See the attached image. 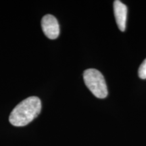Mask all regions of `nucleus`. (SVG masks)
Returning <instances> with one entry per match:
<instances>
[{
    "label": "nucleus",
    "mask_w": 146,
    "mask_h": 146,
    "mask_svg": "<svg viewBox=\"0 0 146 146\" xmlns=\"http://www.w3.org/2000/svg\"><path fill=\"white\" fill-rule=\"evenodd\" d=\"M41 110V102L36 96L29 97L18 104L12 111L9 120L15 127H24L38 116Z\"/></svg>",
    "instance_id": "f257e3e1"
},
{
    "label": "nucleus",
    "mask_w": 146,
    "mask_h": 146,
    "mask_svg": "<svg viewBox=\"0 0 146 146\" xmlns=\"http://www.w3.org/2000/svg\"><path fill=\"white\" fill-rule=\"evenodd\" d=\"M83 79L85 85L96 98H106L108 96V87L104 77L99 70L90 68L85 70Z\"/></svg>",
    "instance_id": "f03ea898"
},
{
    "label": "nucleus",
    "mask_w": 146,
    "mask_h": 146,
    "mask_svg": "<svg viewBox=\"0 0 146 146\" xmlns=\"http://www.w3.org/2000/svg\"><path fill=\"white\" fill-rule=\"evenodd\" d=\"M41 27L45 36L49 39H56L59 36V24L54 16L47 14L43 16L41 20Z\"/></svg>",
    "instance_id": "7ed1b4c3"
},
{
    "label": "nucleus",
    "mask_w": 146,
    "mask_h": 146,
    "mask_svg": "<svg viewBox=\"0 0 146 146\" xmlns=\"http://www.w3.org/2000/svg\"><path fill=\"white\" fill-rule=\"evenodd\" d=\"M127 7L119 0L114 1V12L116 22L118 29L124 32L126 29V22L127 17Z\"/></svg>",
    "instance_id": "20e7f679"
},
{
    "label": "nucleus",
    "mask_w": 146,
    "mask_h": 146,
    "mask_svg": "<svg viewBox=\"0 0 146 146\" xmlns=\"http://www.w3.org/2000/svg\"><path fill=\"white\" fill-rule=\"evenodd\" d=\"M138 74L141 79H146V59L142 62L138 70Z\"/></svg>",
    "instance_id": "39448f33"
}]
</instances>
